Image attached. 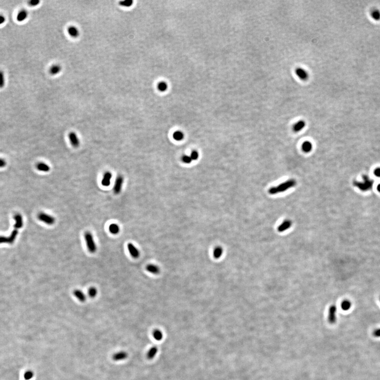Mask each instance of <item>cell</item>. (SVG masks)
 <instances>
[{"label":"cell","mask_w":380,"mask_h":380,"mask_svg":"<svg viewBox=\"0 0 380 380\" xmlns=\"http://www.w3.org/2000/svg\"><path fill=\"white\" fill-rule=\"evenodd\" d=\"M296 185V181L294 179H290L285 181L284 183L279 184L277 186H273L269 190V193L270 194H276L286 191L288 189L293 188Z\"/></svg>","instance_id":"obj_1"},{"label":"cell","mask_w":380,"mask_h":380,"mask_svg":"<svg viewBox=\"0 0 380 380\" xmlns=\"http://www.w3.org/2000/svg\"><path fill=\"white\" fill-rule=\"evenodd\" d=\"M84 238L88 250L91 254L95 253L97 248L92 233L89 231L86 232L84 235Z\"/></svg>","instance_id":"obj_2"},{"label":"cell","mask_w":380,"mask_h":380,"mask_svg":"<svg viewBox=\"0 0 380 380\" xmlns=\"http://www.w3.org/2000/svg\"><path fill=\"white\" fill-rule=\"evenodd\" d=\"M363 179V182H355L354 184L362 191H367L372 188L373 182L372 181L369 180V178L366 176H364Z\"/></svg>","instance_id":"obj_3"},{"label":"cell","mask_w":380,"mask_h":380,"mask_svg":"<svg viewBox=\"0 0 380 380\" xmlns=\"http://www.w3.org/2000/svg\"><path fill=\"white\" fill-rule=\"evenodd\" d=\"M38 218L40 221L49 225H53L55 222V219L53 216L44 212L39 213L38 215Z\"/></svg>","instance_id":"obj_4"},{"label":"cell","mask_w":380,"mask_h":380,"mask_svg":"<svg viewBox=\"0 0 380 380\" xmlns=\"http://www.w3.org/2000/svg\"><path fill=\"white\" fill-rule=\"evenodd\" d=\"M124 183V178L122 175H118L115 181V184L113 188V191L115 194L120 193L122 191Z\"/></svg>","instance_id":"obj_5"},{"label":"cell","mask_w":380,"mask_h":380,"mask_svg":"<svg viewBox=\"0 0 380 380\" xmlns=\"http://www.w3.org/2000/svg\"><path fill=\"white\" fill-rule=\"evenodd\" d=\"M336 307L335 305L331 306L328 310V322L331 324H334L336 322Z\"/></svg>","instance_id":"obj_6"},{"label":"cell","mask_w":380,"mask_h":380,"mask_svg":"<svg viewBox=\"0 0 380 380\" xmlns=\"http://www.w3.org/2000/svg\"><path fill=\"white\" fill-rule=\"evenodd\" d=\"M127 249L129 254L133 258L137 259L140 257V251L133 244L129 243L127 244Z\"/></svg>","instance_id":"obj_7"},{"label":"cell","mask_w":380,"mask_h":380,"mask_svg":"<svg viewBox=\"0 0 380 380\" xmlns=\"http://www.w3.org/2000/svg\"><path fill=\"white\" fill-rule=\"evenodd\" d=\"M69 138L71 145L74 148H78L79 146L80 142L77 134L74 132H71L69 134Z\"/></svg>","instance_id":"obj_8"},{"label":"cell","mask_w":380,"mask_h":380,"mask_svg":"<svg viewBox=\"0 0 380 380\" xmlns=\"http://www.w3.org/2000/svg\"><path fill=\"white\" fill-rule=\"evenodd\" d=\"M112 178V174L110 172L107 171L104 173L103 178L101 181V184L104 186H110L111 183V180Z\"/></svg>","instance_id":"obj_9"},{"label":"cell","mask_w":380,"mask_h":380,"mask_svg":"<svg viewBox=\"0 0 380 380\" xmlns=\"http://www.w3.org/2000/svg\"><path fill=\"white\" fill-rule=\"evenodd\" d=\"M128 357V354L125 351H120L112 355V359L115 361H122Z\"/></svg>","instance_id":"obj_10"},{"label":"cell","mask_w":380,"mask_h":380,"mask_svg":"<svg viewBox=\"0 0 380 380\" xmlns=\"http://www.w3.org/2000/svg\"><path fill=\"white\" fill-rule=\"evenodd\" d=\"M295 72L297 76L301 79L303 80H306L308 78V74L307 72V71L303 69L298 68L296 69Z\"/></svg>","instance_id":"obj_11"},{"label":"cell","mask_w":380,"mask_h":380,"mask_svg":"<svg viewBox=\"0 0 380 380\" xmlns=\"http://www.w3.org/2000/svg\"><path fill=\"white\" fill-rule=\"evenodd\" d=\"M292 225V222L289 220H286L282 223L278 228V230L280 232H284L288 230Z\"/></svg>","instance_id":"obj_12"},{"label":"cell","mask_w":380,"mask_h":380,"mask_svg":"<svg viewBox=\"0 0 380 380\" xmlns=\"http://www.w3.org/2000/svg\"><path fill=\"white\" fill-rule=\"evenodd\" d=\"M14 220L15 221V223L14 224V227L15 229H20L22 228L23 225V218H22V216H21L20 214H16L14 216Z\"/></svg>","instance_id":"obj_13"},{"label":"cell","mask_w":380,"mask_h":380,"mask_svg":"<svg viewBox=\"0 0 380 380\" xmlns=\"http://www.w3.org/2000/svg\"><path fill=\"white\" fill-rule=\"evenodd\" d=\"M74 295L80 302H85L86 300V296L81 290L75 289L74 291Z\"/></svg>","instance_id":"obj_14"},{"label":"cell","mask_w":380,"mask_h":380,"mask_svg":"<svg viewBox=\"0 0 380 380\" xmlns=\"http://www.w3.org/2000/svg\"><path fill=\"white\" fill-rule=\"evenodd\" d=\"M69 35L72 38H77L79 35V31L76 27L71 26L68 29Z\"/></svg>","instance_id":"obj_15"},{"label":"cell","mask_w":380,"mask_h":380,"mask_svg":"<svg viewBox=\"0 0 380 380\" xmlns=\"http://www.w3.org/2000/svg\"><path fill=\"white\" fill-rule=\"evenodd\" d=\"M305 122L303 120H299L294 124L293 126V130L295 132H299L301 131L305 126Z\"/></svg>","instance_id":"obj_16"},{"label":"cell","mask_w":380,"mask_h":380,"mask_svg":"<svg viewBox=\"0 0 380 380\" xmlns=\"http://www.w3.org/2000/svg\"><path fill=\"white\" fill-rule=\"evenodd\" d=\"M28 17V13L27 11L25 10H22L20 11L17 15V19L19 22H23L27 19Z\"/></svg>","instance_id":"obj_17"},{"label":"cell","mask_w":380,"mask_h":380,"mask_svg":"<svg viewBox=\"0 0 380 380\" xmlns=\"http://www.w3.org/2000/svg\"><path fill=\"white\" fill-rule=\"evenodd\" d=\"M108 229L110 233L114 235H117L120 231V227L116 223H112L110 225Z\"/></svg>","instance_id":"obj_18"},{"label":"cell","mask_w":380,"mask_h":380,"mask_svg":"<svg viewBox=\"0 0 380 380\" xmlns=\"http://www.w3.org/2000/svg\"><path fill=\"white\" fill-rule=\"evenodd\" d=\"M37 169L41 172H48L50 171V167L48 164H46L43 162H40L37 165Z\"/></svg>","instance_id":"obj_19"},{"label":"cell","mask_w":380,"mask_h":380,"mask_svg":"<svg viewBox=\"0 0 380 380\" xmlns=\"http://www.w3.org/2000/svg\"><path fill=\"white\" fill-rule=\"evenodd\" d=\"M61 70V67L57 65H53L50 68L49 72L52 75H56L59 74Z\"/></svg>","instance_id":"obj_20"},{"label":"cell","mask_w":380,"mask_h":380,"mask_svg":"<svg viewBox=\"0 0 380 380\" xmlns=\"http://www.w3.org/2000/svg\"><path fill=\"white\" fill-rule=\"evenodd\" d=\"M146 270L150 272V273H153V274H157L159 273V267L156 265H152V264H150L148 265L146 267Z\"/></svg>","instance_id":"obj_21"},{"label":"cell","mask_w":380,"mask_h":380,"mask_svg":"<svg viewBox=\"0 0 380 380\" xmlns=\"http://www.w3.org/2000/svg\"><path fill=\"white\" fill-rule=\"evenodd\" d=\"M302 150L305 153H309L313 148V145L310 142L308 141H306L303 143L302 145Z\"/></svg>","instance_id":"obj_22"},{"label":"cell","mask_w":380,"mask_h":380,"mask_svg":"<svg viewBox=\"0 0 380 380\" xmlns=\"http://www.w3.org/2000/svg\"><path fill=\"white\" fill-rule=\"evenodd\" d=\"M157 352H158V349L157 347H153L150 348L147 354V358L149 360L153 359L156 355Z\"/></svg>","instance_id":"obj_23"},{"label":"cell","mask_w":380,"mask_h":380,"mask_svg":"<svg viewBox=\"0 0 380 380\" xmlns=\"http://www.w3.org/2000/svg\"><path fill=\"white\" fill-rule=\"evenodd\" d=\"M223 253V249L221 247H217L214 251V256L216 259H219L221 257Z\"/></svg>","instance_id":"obj_24"},{"label":"cell","mask_w":380,"mask_h":380,"mask_svg":"<svg viewBox=\"0 0 380 380\" xmlns=\"http://www.w3.org/2000/svg\"><path fill=\"white\" fill-rule=\"evenodd\" d=\"M351 306H352V304H351L350 301H348V300H344V301H343L342 303H341V305L342 309L343 310H345V311L350 309Z\"/></svg>","instance_id":"obj_25"},{"label":"cell","mask_w":380,"mask_h":380,"mask_svg":"<svg viewBox=\"0 0 380 380\" xmlns=\"http://www.w3.org/2000/svg\"><path fill=\"white\" fill-rule=\"evenodd\" d=\"M154 338L156 339V341H161L163 339V335L161 331H159V329H156L154 331L153 333Z\"/></svg>","instance_id":"obj_26"},{"label":"cell","mask_w":380,"mask_h":380,"mask_svg":"<svg viewBox=\"0 0 380 380\" xmlns=\"http://www.w3.org/2000/svg\"><path fill=\"white\" fill-rule=\"evenodd\" d=\"M97 289H96L95 287H91L88 290V295L90 297V298H95L96 295H97Z\"/></svg>","instance_id":"obj_27"},{"label":"cell","mask_w":380,"mask_h":380,"mask_svg":"<svg viewBox=\"0 0 380 380\" xmlns=\"http://www.w3.org/2000/svg\"><path fill=\"white\" fill-rule=\"evenodd\" d=\"M184 134L182 132L180 131H175L173 134V138L176 140L180 141L183 138Z\"/></svg>","instance_id":"obj_28"},{"label":"cell","mask_w":380,"mask_h":380,"mask_svg":"<svg viewBox=\"0 0 380 380\" xmlns=\"http://www.w3.org/2000/svg\"><path fill=\"white\" fill-rule=\"evenodd\" d=\"M372 18L375 20H379L380 19V12L377 10H375L372 11L371 13Z\"/></svg>","instance_id":"obj_29"},{"label":"cell","mask_w":380,"mask_h":380,"mask_svg":"<svg viewBox=\"0 0 380 380\" xmlns=\"http://www.w3.org/2000/svg\"><path fill=\"white\" fill-rule=\"evenodd\" d=\"M33 375H34L33 372L32 371L29 370L25 372L24 374V378L25 380H29L33 377Z\"/></svg>","instance_id":"obj_30"},{"label":"cell","mask_w":380,"mask_h":380,"mask_svg":"<svg viewBox=\"0 0 380 380\" xmlns=\"http://www.w3.org/2000/svg\"><path fill=\"white\" fill-rule=\"evenodd\" d=\"M5 77L3 71L0 70V88H2L5 86Z\"/></svg>","instance_id":"obj_31"},{"label":"cell","mask_w":380,"mask_h":380,"mask_svg":"<svg viewBox=\"0 0 380 380\" xmlns=\"http://www.w3.org/2000/svg\"><path fill=\"white\" fill-rule=\"evenodd\" d=\"M167 88V85L166 82H161L159 83V85H158V88H159V90H160L161 91H164L166 90Z\"/></svg>","instance_id":"obj_32"},{"label":"cell","mask_w":380,"mask_h":380,"mask_svg":"<svg viewBox=\"0 0 380 380\" xmlns=\"http://www.w3.org/2000/svg\"><path fill=\"white\" fill-rule=\"evenodd\" d=\"M133 3V1H130V0H127V1H122L120 2V4L122 6H123L124 7H129L131 6Z\"/></svg>","instance_id":"obj_33"},{"label":"cell","mask_w":380,"mask_h":380,"mask_svg":"<svg viewBox=\"0 0 380 380\" xmlns=\"http://www.w3.org/2000/svg\"><path fill=\"white\" fill-rule=\"evenodd\" d=\"M8 243L11 244L9 237H6L4 236H0V244Z\"/></svg>","instance_id":"obj_34"},{"label":"cell","mask_w":380,"mask_h":380,"mask_svg":"<svg viewBox=\"0 0 380 380\" xmlns=\"http://www.w3.org/2000/svg\"><path fill=\"white\" fill-rule=\"evenodd\" d=\"M182 161L184 162L185 163H187V164L191 163L192 161L191 157H190V156H188V155H184V156L182 157Z\"/></svg>","instance_id":"obj_35"},{"label":"cell","mask_w":380,"mask_h":380,"mask_svg":"<svg viewBox=\"0 0 380 380\" xmlns=\"http://www.w3.org/2000/svg\"><path fill=\"white\" fill-rule=\"evenodd\" d=\"M190 157H191L192 160H196V159H197V158H198V157H199V154H198V153L197 152V151H195V150L193 151V152H192L191 155H190Z\"/></svg>","instance_id":"obj_36"},{"label":"cell","mask_w":380,"mask_h":380,"mask_svg":"<svg viewBox=\"0 0 380 380\" xmlns=\"http://www.w3.org/2000/svg\"><path fill=\"white\" fill-rule=\"evenodd\" d=\"M40 3V1L38 0H32L31 1L29 2V5L32 6H38Z\"/></svg>","instance_id":"obj_37"},{"label":"cell","mask_w":380,"mask_h":380,"mask_svg":"<svg viewBox=\"0 0 380 380\" xmlns=\"http://www.w3.org/2000/svg\"><path fill=\"white\" fill-rule=\"evenodd\" d=\"M373 335H374L375 337H380V328H379V329H376V330H375V331H374V332H373Z\"/></svg>","instance_id":"obj_38"},{"label":"cell","mask_w":380,"mask_h":380,"mask_svg":"<svg viewBox=\"0 0 380 380\" xmlns=\"http://www.w3.org/2000/svg\"><path fill=\"white\" fill-rule=\"evenodd\" d=\"M374 174L375 176L380 178V168H377L374 170Z\"/></svg>","instance_id":"obj_39"},{"label":"cell","mask_w":380,"mask_h":380,"mask_svg":"<svg viewBox=\"0 0 380 380\" xmlns=\"http://www.w3.org/2000/svg\"><path fill=\"white\" fill-rule=\"evenodd\" d=\"M6 22V18L2 15H0V25H3Z\"/></svg>","instance_id":"obj_40"},{"label":"cell","mask_w":380,"mask_h":380,"mask_svg":"<svg viewBox=\"0 0 380 380\" xmlns=\"http://www.w3.org/2000/svg\"><path fill=\"white\" fill-rule=\"evenodd\" d=\"M6 165V162L3 159H0V168L5 166Z\"/></svg>","instance_id":"obj_41"},{"label":"cell","mask_w":380,"mask_h":380,"mask_svg":"<svg viewBox=\"0 0 380 380\" xmlns=\"http://www.w3.org/2000/svg\"><path fill=\"white\" fill-rule=\"evenodd\" d=\"M377 190H378V191L380 192V184H379V185H378V186H377Z\"/></svg>","instance_id":"obj_42"},{"label":"cell","mask_w":380,"mask_h":380,"mask_svg":"<svg viewBox=\"0 0 380 380\" xmlns=\"http://www.w3.org/2000/svg\"></svg>","instance_id":"obj_43"}]
</instances>
